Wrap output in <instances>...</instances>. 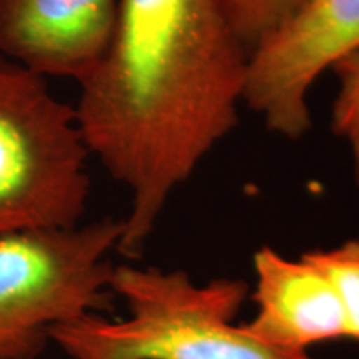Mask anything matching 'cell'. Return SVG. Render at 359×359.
Here are the masks:
<instances>
[{"mask_svg":"<svg viewBox=\"0 0 359 359\" xmlns=\"http://www.w3.org/2000/svg\"><path fill=\"white\" fill-rule=\"evenodd\" d=\"M90 156L75 107L0 55V240L80 224Z\"/></svg>","mask_w":359,"mask_h":359,"instance_id":"3","label":"cell"},{"mask_svg":"<svg viewBox=\"0 0 359 359\" xmlns=\"http://www.w3.org/2000/svg\"><path fill=\"white\" fill-rule=\"evenodd\" d=\"M250 53L219 0H120L74 107L90 155L130 193L125 258H140L172 193L236 127Z\"/></svg>","mask_w":359,"mask_h":359,"instance_id":"1","label":"cell"},{"mask_svg":"<svg viewBox=\"0 0 359 359\" xmlns=\"http://www.w3.org/2000/svg\"><path fill=\"white\" fill-rule=\"evenodd\" d=\"M338 79V95L331 111V130L348 142L359 185V47L331 67Z\"/></svg>","mask_w":359,"mask_h":359,"instance_id":"10","label":"cell"},{"mask_svg":"<svg viewBox=\"0 0 359 359\" xmlns=\"http://www.w3.org/2000/svg\"><path fill=\"white\" fill-rule=\"evenodd\" d=\"M257 314L243 327L255 339L288 353H308L326 341L349 338L331 281L306 258L290 259L264 246L253 258Z\"/></svg>","mask_w":359,"mask_h":359,"instance_id":"7","label":"cell"},{"mask_svg":"<svg viewBox=\"0 0 359 359\" xmlns=\"http://www.w3.org/2000/svg\"><path fill=\"white\" fill-rule=\"evenodd\" d=\"M238 39L250 52L290 20L308 0H219Z\"/></svg>","mask_w":359,"mask_h":359,"instance_id":"9","label":"cell"},{"mask_svg":"<svg viewBox=\"0 0 359 359\" xmlns=\"http://www.w3.org/2000/svg\"><path fill=\"white\" fill-rule=\"evenodd\" d=\"M325 275L343 306L349 338L359 341V240H348L331 250H313L303 255Z\"/></svg>","mask_w":359,"mask_h":359,"instance_id":"8","label":"cell"},{"mask_svg":"<svg viewBox=\"0 0 359 359\" xmlns=\"http://www.w3.org/2000/svg\"><path fill=\"white\" fill-rule=\"evenodd\" d=\"M359 47V0H308L250 53L245 103L269 132L299 140L323 72Z\"/></svg>","mask_w":359,"mask_h":359,"instance_id":"5","label":"cell"},{"mask_svg":"<svg viewBox=\"0 0 359 359\" xmlns=\"http://www.w3.org/2000/svg\"><path fill=\"white\" fill-rule=\"evenodd\" d=\"M122 235L123 219L103 218L0 240V359H37L53 327L110 309Z\"/></svg>","mask_w":359,"mask_h":359,"instance_id":"4","label":"cell"},{"mask_svg":"<svg viewBox=\"0 0 359 359\" xmlns=\"http://www.w3.org/2000/svg\"><path fill=\"white\" fill-rule=\"evenodd\" d=\"M120 0H0V55L82 82L110 47Z\"/></svg>","mask_w":359,"mask_h":359,"instance_id":"6","label":"cell"},{"mask_svg":"<svg viewBox=\"0 0 359 359\" xmlns=\"http://www.w3.org/2000/svg\"><path fill=\"white\" fill-rule=\"evenodd\" d=\"M110 290L127 318L85 314L52 330L72 359H311L275 349L235 325L248 285L218 278L196 285L185 271L118 264Z\"/></svg>","mask_w":359,"mask_h":359,"instance_id":"2","label":"cell"}]
</instances>
